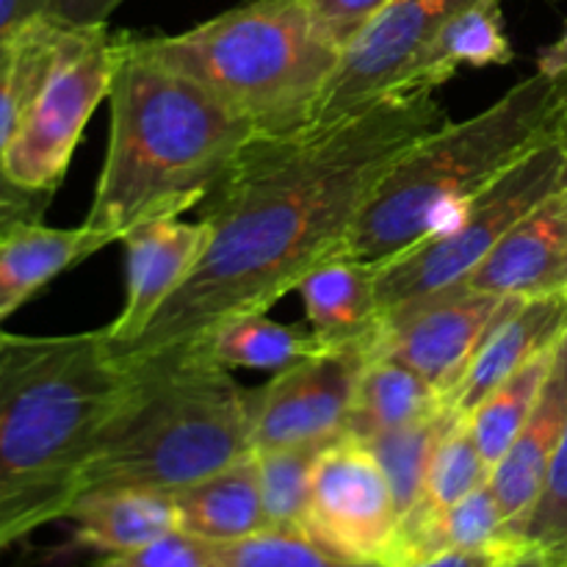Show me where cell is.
Returning a JSON list of instances; mask_svg holds the SVG:
<instances>
[{"label": "cell", "mask_w": 567, "mask_h": 567, "mask_svg": "<svg viewBox=\"0 0 567 567\" xmlns=\"http://www.w3.org/2000/svg\"><path fill=\"white\" fill-rule=\"evenodd\" d=\"M435 92H396L288 136H255L203 203L210 238L127 358L177 352L227 316L266 310L341 255L365 199L415 142L446 125Z\"/></svg>", "instance_id": "1"}, {"label": "cell", "mask_w": 567, "mask_h": 567, "mask_svg": "<svg viewBox=\"0 0 567 567\" xmlns=\"http://www.w3.org/2000/svg\"><path fill=\"white\" fill-rule=\"evenodd\" d=\"M136 382L105 330H0V551L64 520L103 432Z\"/></svg>", "instance_id": "2"}, {"label": "cell", "mask_w": 567, "mask_h": 567, "mask_svg": "<svg viewBox=\"0 0 567 567\" xmlns=\"http://www.w3.org/2000/svg\"><path fill=\"white\" fill-rule=\"evenodd\" d=\"M109 144L83 225L120 244L153 219L203 205L258 133L214 92L166 64L147 37L116 33Z\"/></svg>", "instance_id": "3"}, {"label": "cell", "mask_w": 567, "mask_h": 567, "mask_svg": "<svg viewBox=\"0 0 567 567\" xmlns=\"http://www.w3.org/2000/svg\"><path fill=\"white\" fill-rule=\"evenodd\" d=\"M567 78H524L463 122L415 142L385 172L354 219L341 255L382 266L446 230L520 155L557 131Z\"/></svg>", "instance_id": "4"}, {"label": "cell", "mask_w": 567, "mask_h": 567, "mask_svg": "<svg viewBox=\"0 0 567 567\" xmlns=\"http://www.w3.org/2000/svg\"><path fill=\"white\" fill-rule=\"evenodd\" d=\"M131 360L136 382L86 465L83 491L175 493L252 454L249 393L230 369L199 349Z\"/></svg>", "instance_id": "5"}, {"label": "cell", "mask_w": 567, "mask_h": 567, "mask_svg": "<svg viewBox=\"0 0 567 567\" xmlns=\"http://www.w3.org/2000/svg\"><path fill=\"white\" fill-rule=\"evenodd\" d=\"M147 44L214 92L258 136L313 125L341 50L327 42L302 0H249Z\"/></svg>", "instance_id": "6"}, {"label": "cell", "mask_w": 567, "mask_h": 567, "mask_svg": "<svg viewBox=\"0 0 567 567\" xmlns=\"http://www.w3.org/2000/svg\"><path fill=\"white\" fill-rule=\"evenodd\" d=\"M565 181V147L557 131L520 155L446 230L377 266L382 316L460 286L513 230L515 221L551 197Z\"/></svg>", "instance_id": "7"}, {"label": "cell", "mask_w": 567, "mask_h": 567, "mask_svg": "<svg viewBox=\"0 0 567 567\" xmlns=\"http://www.w3.org/2000/svg\"><path fill=\"white\" fill-rule=\"evenodd\" d=\"M114 64L116 33L109 25L64 28L59 53L0 161L17 186L55 194L83 127L97 105L109 100Z\"/></svg>", "instance_id": "8"}, {"label": "cell", "mask_w": 567, "mask_h": 567, "mask_svg": "<svg viewBox=\"0 0 567 567\" xmlns=\"http://www.w3.org/2000/svg\"><path fill=\"white\" fill-rule=\"evenodd\" d=\"M402 518L385 474L354 437H338L321 452L310 491L305 535L358 563L391 567Z\"/></svg>", "instance_id": "9"}, {"label": "cell", "mask_w": 567, "mask_h": 567, "mask_svg": "<svg viewBox=\"0 0 567 567\" xmlns=\"http://www.w3.org/2000/svg\"><path fill=\"white\" fill-rule=\"evenodd\" d=\"M371 349H319L249 393L252 452L347 437Z\"/></svg>", "instance_id": "10"}, {"label": "cell", "mask_w": 567, "mask_h": 567, "mask_svg": "<svg viewBox=\"0 0 567 567\" xmlns=\"http://www.w3.org/2000/svg\"><path fill=\"white\" fill-rule=\"evenodd\" d=\"M515 299L520 297H493L460 282L382 316L374 354L408 363L452 404L487 332Z\"/></svg>", "instance_id": "11"}, {"label": "cell", "mask_w": 567, "mask_h": 567, "mask_svg": "<svg viewBox=\"0 0 567 567\" xmlns=\"http://www.w3.org/2000/svg\"><path fill=\"white\" fill-rule=\"evenodd\" d=\"M471 3L476 0H391L341 53L313 125L358 114L396 94L421 50Z\"/></svg>", "instance_id": "12"}, {"label": "cell", "mask_w": 567, "mask_h": 567, "mask_svg": "<svg viewBox=\"0 0 567 567\" xmlns=\"http://www.w3.org/2000/svg\"><path fill=\"white\" fill-rule=\"evenodd\" d=\"M208 238V221H183L181 216L144 221L122 236L125 302L116 319L103 327L116 349L133 347L147 332L155 316L197 269Z\"/></svg>", "instance_id": "13"}, {"label": "cell", "mask_w": 567, "mask_h": 567, "mask_svg": "<svg viewBox=\"0 0 567 567\" xmlns=\"http://www.w3.org/2000/svg\"><path fill=\"white\" fill-rule=\"evenodd\" d=\"M567 435V332L554 347L551 369L543 380L529 419L509 452L493 465L491 487L507 524V535L520 543L526 520L540 498L548 468Z\"/></svg>", "instance_id": "14"}, {"label": "cell", "mask_w": 567, "mask_h": 567, "mask_svg": "<svg viewBox=\"0 0 567 567\" xmlns=\"http://www.w3.org/2000/svg\"><path fill=\"white\" fill-rule=\"evenodd\" d=\"M465 286L493 297H548L567 291V192L563 186L513 230L471 271Z\"/></svg>", "instance_id": "15"}, {"label": "cell", "mask_w": 567, "mask_h": 567, "mask_svg": "<svg viewBox=\"0 0 567 567\" xmlns=\"http://www.w3.org/2000/svg\"><path fill=\"white\" fill-rule=\"evenodd\" d=\"M567 332V291L515 299L487 332L468 374L452 396V408L468 415L504 380L548 352Z\"/></svg>", "instance_id": "16"}, {"label": "cell", "mask_w": 567, "mask_h": 567, "mask_svg": "<svg viewBox=\"0 0 567 567\" xmlns=\"http://www.w3.org/2000/svg\"><path fill=\"white\" fill-rule=\"evenodd\" d=\"M305 316L321 349H371L382 330L377 266L336 255L299 280Z\"/></svg>", "instance_id": "17"}, {"label": "cell", "mask_w": 567, "mask_h": 567, "mask_svg": "<svg viewBox=\"0 0 567 567\" xmlns=\"http://www.w3.org/2000/svg\"><path fill=\"white\" fill-rule=\"evenodd\" d=\"M109 244L114 241L103 233L89 230L86 225H17L9 236L0 238V324L55 277L89 260Z\"/></svg>", "instance_id": "18"}, {"label": "cell", "mask_w": 567, "mask_h": 567, "mask_svg": "<svg viewBox=\"0 0 567 567\" xmlns=\"http://www.w3.org/2000/svg\"><path fill=\"white\" fill-rule=\"evenodd\" d=\"M64 520L81 546L100 554L133 551L181 532L169 493L142 487H89L72 502Z\"/></svg>", "instance_id": "19"}, {"label": "cell", "mask_w": 567, "mask_h": 567, "mask_svg": "<svg viewBox=\"0 0 567 567\" xmlns=\"http://www.w3.org/2000/svg\"><path fill=\"white\" fill-rule=\"evenodd\" d=\"M169 496L175 502L177 529L214 546L247 540L269 529L255 454Z\"/></svg>", "instance_id": "20"}, {"label": "cell", "mask_w": 567, "mask_h": 567, "mask_svg": "<svg viewBox=\"0 0 567 567\" xmlns=\"http://www.w3.org/2000/svg\"><path fill=\"white\" fill-rule=\"evenodd\" d=\"M504 0H476L446 22L421 50L404 75L399 92H437L463 66H504L515 59L513 42L504 31Z\"/></svg>", "instance_id": "21"}, {"label": "cell", "mask_w": 567, "mask_h": 567, "mask_svg": "<svg viewBox=\"0 0 567 567\" xmlns=\"http://www.w3.org/2000/svg\"><path fill=\"white\" fill-rule=\"evenodd\" d=\"M452 408L449 399L419 371L388 354H371L354 393L347 437L380 435L430 421Z\"/></svg>", "instance_id": "22"}, {"label": "cell", "mask_w": 567, "mask_h": 567, "mask_svg": "<svg viewBox=\"0 0 567 567\" xmlns=\"http://www.w3.org/2000/svg\"><path fill=\"white\" fill-rule=\"evenodd\" d=\"M188 349H199L225 369H252L277 371L299 363L319 352V341L310 327L282 324L271 319L266 310H247V313L227 316L214 327L199 343Z\"/></svg>", "instance_id": "23"}, {"label": "cell", "mask_w": 567, "mask_h": 567, "mask_svg": "<svg viewBox=\"0 0 567 567\" xmlns=\"http://www.w3.org/2000/svg\"><path fill=\"white\" fill-rule=\"evenodd\" d=\"M496 543H518L507 535V524L498 509L496 493L491 482L476 487L457 504L437 513L435 518L402 532L393 551L391 567L413 565L419 559L435 557L443 551H457V548H485ZM524 546V543H520Z\"/></svg>", "instance_id": "24"}, {"label": "cell", "mask_w": 567, "mask_h": 567, "mask_svg": "<svg viewBox=\"0 0 567 567\" xmlns=\"http://www.w3.org/2000/svg\"><path fill=\"white\" fill-rule=\"evenodd\" d=\"M64 28V22L39 14L0 53V161L59 53Z\"/></svg>", "instance_id": "25"}, {"label": "cell", "mask_w": 567, "mask_h": 567, "mask_svg": "<svg viewBox=\"0 0 567 567\" xmlns=\"http://www.w3.org/2000/svg\"><path fill=\"white\" fill-rule=\"evenodd\" d=\"M491 474L493 465L487 463L480 443H476L474 432H471L468 415L457 413L452 424H449V430L443 432L435 454H432L430 474H426L421 502L415 504L413 513L404 518L402 532L435 518L437 513H443V509H449L452 504H457L460 498L474 493L476 487L487 485V482H491ZM402 532H399V535H402Z\"/></svg>", "instance_id": "26"}, {"label": "cell", "mask_w": 567, "mask_h": 567, "mask_svg": "<svg viewBox=\"0 0 567 567\" xmlns=\"http://www.w3.org/2000/svg\"><path fill=\"white\" fill-rule=\"evenodd\" d=\"M457 413L460 410L449 408L446 413L435 415V419L430 421H419V424L402 426V430L380 432V435H371L360 441L369 449L371 457L377 460L382 474H385L402 524L404 518L413 513L415 504L421 502L426 474H430L432 454H435L443 432L449 430V424H452ZM354 441H358V437H354Z\"/></svg>", "instance_id": "27"}, {"label": "cell", "mask_w": 567, "mask_h": 567, "mask_svg": "<svg viewBox=\"0 0 567 567\" xmlns=\"http://www.w3.org/2000/svg\"><path fill=\"white\" fill-rule=\"evenodd\" d=\"M327 446L330 443H302V446L252 452L269 529L305 535L316 463Z\"/></svg>", "instance_id": "28"}, {"label": "cell", "mask_w": 567, "mask_h": 567, "mask_svg": "<svg viewBox=\"0 0 567 567\" xmlns=\"http://www.w3.org/2000/svg\"><path fill=\"white\" fill-rule=\"evenodd\" d=\"M554 349L537 354L532 363L515 371L509 380H504L496 391L487 393L480 404L468 413L471 432H474L476 443H480L482 454L491 465H496L509 446L518 437L520 426L529 419L532 408L537 402L543 380H546L548 369H551Z\"/></svg>", "instance_id": "29"}, {"label": "cell", "mask_w": 567, "mask_h": 567, "mask_svg": "<svg viewBox=\"0 0 567 567\" xmlns=\"http://www.w3.org/2000/svg\"><path fill=\"white\" fill-rule=\"evenodd\" d=\"M216 554H219V567H388L341 557L302 532L277 529H266L247 540L216 546Z\"/></svg>", "instance_id": "30"}, {"label": "cell", "mask_w": 567, "mask_h": 567, "mask_svg": "<svg viewBox=\"0 0 567 567\" xmlns=\"http://www.w3.org/2000/svg\"><path fill=\"white\" fill-rule=\"evenodd\" d=\"M520 543L540 554L548 567H567V435L520 532Z\"/></svg>", "instance_id": "31"}, {"label": "cell", "mask_w": 567, "mask_h": 567, "mask_svg": "<svg viewBox=\"0 0 567 567\" xmlns=\"http://www.w3.org/2000/svg\"><path fill=\"white\" fill-rule=\"evenodd\" d=\"M94 567H219L214 543H205L186 532H172L150 546L122 554H105Z\"/></svg>", "instance_id": "32"}, {"label": "cell", "mask_w": 567, "mask_h": 567, "mask_svg": "<svg viewBox=\"0 0 567 567\" xmlns=\"http://www.w3.org/2000/svg\"><path fill=\"white\" fill-rule=\"evenodd\" d=\"M302 3L321 37L343 53L391 0H302Z\"/></svg>", "instance_id": "33"}, {"label": "cell", "mask_w": 567, "mask_h": 567, "mask_svg": "<svg viewBox=\"0 0 567 567\" xmlns=\"http://www.w3.org/2000/svg\"><path fill=\"white\" fill-rule=\"evenodd\" d=\"M526 546L520 543H496L485 548H457V551H443L435 557L419 559L404 567H504L513 563L518 554H524Z\"/></svg>", "instance_id": "34"}, {"label": "cell", "mask_w": 567, "mask_h": 567, "mask_svg": "<svg viewBox=\"0 0 567 567\" xmlns=\"http://www.w3.org/2000/svg\"><path fill=\"white\" fill-rule=\"evenodd\" d=\"M122 3H125V0H48L44 14L64 22V25L97 28L109 25L111 14H114Z\"/></svg>", "instance_id": "35"}, {"label": "cell", "mask_w": 567, "mask_h": 567, "mask_svg": "<svg viewBox=\"0 0 567 567\" xmlns=\"http://www.w3.org/2000/svg\"><path fill=\"white\" fill-rule=\"evenodd\" d=\"M53 194H39L28 192V188L17 186L9 175L0 166V210H14V214L33 216V219H42V214L48 210Z\"/></svg>", "instance_id": "36"}, {"label": "cell", "mask_w": 567, "mask_h": 567, "mask_svg": "<svg viewBox=\"0 0 567 567\" xmlns=\"http://www.w3.org/2000/svg\"><path fill=\"white\" fill-rule=\"evenodd\" d=\"M48 0H0V53L25 22L44 14Z\"/></svg>", "instance_id": "37"}, {"label": "cell", "mask_w": 567, "mask_h": 567, "mask_svg": "<svg viewBox=\"0 0 567 567\" xmlns=\"http://www.w3.org/2000/svg\"><path fill=\"white\" fill-rule=\"evenodd\" d=\"M537 72H546L554 78H567V25L551 44L540 48L537 53Z\"/></svg>", "instance_id": "38"}, {"label": "cell", "mask_w": 567, "mask_h": 567, "mask_svg": "<svg viewBox=\"0 0 567 567\" xmlns=\"http://www.w3.org/2000/svg\"><path fill=\"white\" fill-rule=\"evenodd\" d=\"M22 221H42V219H33V216H25V214H14V210H0V238L9 236V233L14 230L17 225H22Z\"/></svg>", "instance_id": "39"}, {"label": "cell", "mask_w": 567, "mask_h": 567, "mask_svg": "<svg viewBox=\"0 0 567 567\" xmlns=\"http://www.w3.org/2000/svg\"><path fill=\"white\" fill-rule=\"evenodd\" d=\"M504 567H548V565H546V559L540 557V554H535V551H532V548H526L524 554H518V557H515L513 563L504 565Z\"/></svg>", "instance_id": "40"}, {"label": "cell", "mask_w": 567, "mask_h": 567, "mask_svg": "<svg viewBox=\"0 0 567 567\" xmlns=\"http://www.w3.org/2000/svg\"><path fill=\"white\" fill-rule=\"evenodd\" d=\"M559 138H563V147H565V181H563V188L567 192V97H565V105H563V114H559Z\"/></svg>", "instance_id": "41"}]
</instances>
